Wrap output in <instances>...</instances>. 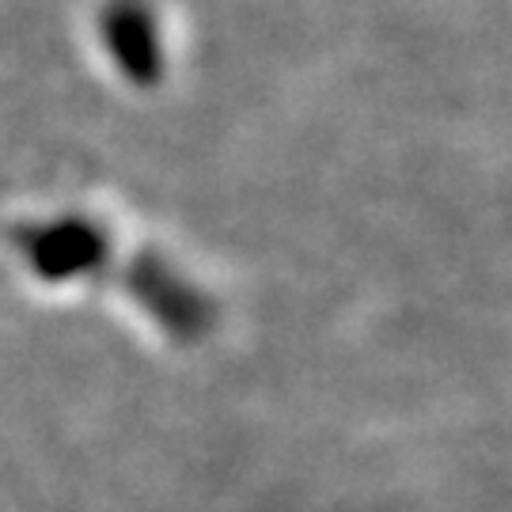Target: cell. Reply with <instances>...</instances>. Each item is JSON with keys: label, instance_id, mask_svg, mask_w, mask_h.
Returning <instances> with one entry per match:
<instances>
[]
</instances>
